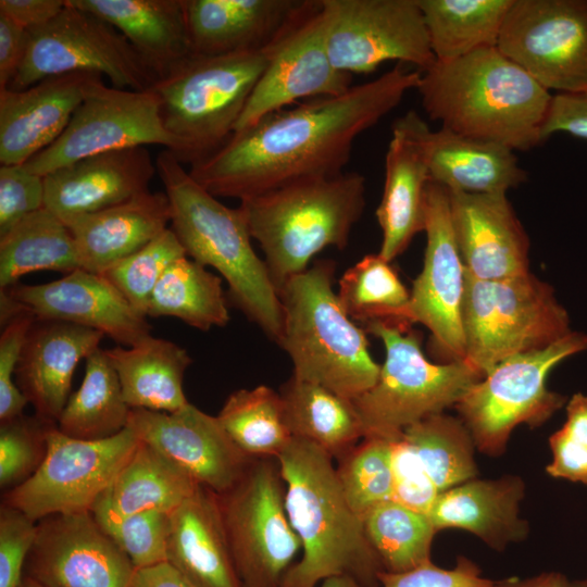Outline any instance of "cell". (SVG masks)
Returning <instances> with one entry per match:
<instances>
[{"mask_svg":"<svg viewBox=\"0 0 587 587\" xmlns=\"http://www.w3.org/2000/svg\"><path fill=\"white\" fill-rule=\"evenodd\" d=\"M422 74L399 63L367 83L272 112L234 133L189 174L213 196L240 201L292 180L344 173L355 139L416 89Z\"/></svg>","mask_w":587,"mask_h":587,"instance_id":"6da1fadb","label":"cell"},{"mask_svg":"<svg viewBox=\"0 0 587 587\" xmlns=\"http://www.w3.org/2000/svg\"><path fill=\"white\" fill-rule=\"evenodd\" d=\"M433 121L454 133L526 151L544 142L551 92L498 47L436 61L416 88Z\"/></svg>","mask_w":587,"mask_h":587,"instance_id":"7a4b0ae2","label":"cell"},{"mask_svg":"<svg viewBox=\"0 0 587 587\" xmlns=\"http://www.w3.org/2000/svg\"><path fill=\"white\" fill-rule=\"evenodd\" d=\"M276 459L289 522L302 549L301 560L287 571L280 587H316L337 575L377 587L383 565L362 519L344 496L333 457L312 442L291 438Z\"/></svg>","mask_w":587,"mask_h":587,"instance_id":"3957f363","label":"cell"},{"mask_svg":"<svg viewBox=\"0 0 587 587\" xmlns=\"http://www.w3.org/2000/svg\"><path fill=\"white\" fill-rule=\"evenodd\" d=\"M155 165L170 202L171 228L186 254L215 268L227 283L233 303L278 344L283 330L278 290L252 247L241 210L226 207L196 182L172 151L162 150Z\"/></svg>","mask_w":587,"mask_h":587,"instance_id":"277c9868","label":"cell"},{"mask_svg":"<svg viewBox=\"0 0 587 587\" xmlns=\"http://www.w3.org/2000/svg\"><path fill=\"white\" fill-rule=\"evenodd\" d=\"M238 208L279 290L325 248L347 247L365 208V178L344 172L297 179L243 199Z\"/></svg>","mask_w":587,"mask_h":587,"instance_id":"5b68a950","label":"cell"},{"mask_svg":"<svg viewBox=\"0 0 587 587\" xmlns=\"http://www.w3.org/2000/svg\"><path fill=\"white\" fill-rule=\"evenodd\" d=\"M335 266L332 260L315 261L282 285L278 345L292 362L291 376L353 400L375 385L380 365L370 353L366 332L333 289Z\"/></svg>","mask_w":587,"mask_h":587,"instance_id":"8992f818","label":"cell"},{"mask_svg":"<svg viewBox=\"0 0 587 587\" xmlns=\"http://www.w3.org/2000/svg\"><path fill=\"white\" fill-rule=\"evenodd\" d=\"M267 61V48L191 53L153 84L165 128L184 145L183 164H197L227 142Z\"/></svg>","mask_w":587,"mask_h":587,"instance_id":"52a82bcc","label":"cell"},{"mask_svg":"<svg viewBox=\"0 0 587 587\" xmlns=\"http://www.w3.org/2000/svg\"><path fill=\"white\" fill-rule=\"evenodd\" d=\"M411 325L373 321L365 332L386 350L375 385L352 400L364 437L398 438L408 426L455 405L484 376L465 361L429 362Z\"/></svg>","mask_w":587,"mask_h":587,"instance_id":"ba28073f","label":"cell"},{"mask_svg":"<svg viewBox=\"0 0 587 587\" xmlns=\"http://www.w3.org/2000/svg\"><path fill=\"white\" fill-rule=\"evenodd\" d=\"M462 317L463 361L483 376L501 361L548 347L572 332L553 288L530 272L494 280L465 272Z\"/></svg>","mask_w":587,"mask_h":587,"instance_id":"9c48e42d","label":"cell"},{"mask_svg":"<svg viewBox=\"0 0 587 587\" xmlns=\"http://www.w3.org/2000/svg\"><path fill=\"white\" fill-rule=\"evenodd\" d=\"M587 349V335L572 330L542 349L510 357L476 382L454 405L475 447L488 455L505 450L520 424L538 426L566 401L547 388L550 371Z\"/></svg>","mask_w":587,"mask_h":587,"instance_id":"30bf717a","label":"cell"},{"mask_svg":"<svg viewBox=\"0 0 587 587\" xmlns=\"http://www.w3.org/2000/svg\"><path fill=\"white\" fill-rule=\"evenodd\" d=\"M218 500L243 587H280L301 544L287 514L277 459L253 458L239 480L218 495Z\"/></svg>","mask_w":587,"mask_h":587,"instance_id":"8fae6325","label":"cell"},{"mask_svg":"<svg viewBox=\"0 0 587 587\" xmlns=\"http://www.w3.org/2000/svg\"><path fill=\"white\" fill-rule=\"evenodd\" d=\"M70 73L107 76L113 87L130 90L150 89L157 80L113 25L66 0L53 20L28 30L25 57L7 89Z\"/></svg>","mask_w":587,"mask_h":587,"instance_id":"7c38bea8","label":"cell"},{"mask_svg":"<svg viewBox=\"0 0 587 587\" xmlns=\"http://www.w3.org/2000/svg\"><path fill=\"white\" fill-rule=\"evenodd\" d=\"M147 145L164 146L183 163L184 145L165 128L158 95L110 87L97 75L62 135L24 165L43 177L89 155Z\"/></svg>","mask_w":587,"mask_h":587,"instance_id":"4fadbf2b","label":"cell"},{"mask_svg":"<svg viewBox=\"0 0 587 587\" xmlns=\"http://www.w3.org/2000/svg\"><path fill=\"white\" fill-rule=\"evenodd\" d=\"M139 441L128 426L109 438L85 440L50 425L42 463L27 480L5 491L2 504L35 522L53 514L90 512Z\"/></svg>","mask_w":587,"mask_h":587,"instance_id":"5bb4252c","label":"cell"},{"mask_svg":"<svg viewBox=\"0 0 587 587\" xmlns=\"http://www.w3.org/2000/svg\"><path fill=\"white\" fill-rule=\"evenodd\" d=\"M497 47L549 91L587 92V0H514Z\"/></svg>","mask_w":587,"mask_h":587,"instance_id":"9a60e30c","label":"cell"},{"mask_svg":"<svg viewBox=\"0 0 587 587\" xmlns=\"http://www.w3.org/2000/svg\"><path fill=\"white\" fill-rule=\"evenodd\" d=\"M327 50L340 72L366 74L396 60L423 72L436 59L417 0H323Z\"/></svg>","mask_w":587,"mask_h":587,"instance_id":"2e32d148","label":"cell"},{"mask_svg":"<svg viewBox=\"0 0 587 587\" xmlns=\"http://www.w3.org/2000/svg\"><path fill=\"white\" fill-rule=\"evenodd\" d=\"M328 14L323 0H309L301 13L267 47L268 61L234 133L301 99L337 96L352 75L336 70L327 50Z\"/></svg>","mask_w":587,"mask_h":587,"instance_id":"e0dca14e","label":"cell"},{"mask_svg":"<svg viewBox=\"0 0 587 587\" xmlns=\"http://www.w3.org/2000/svg\"><path fill=\"white\" fill-rule=\"evenodd\" d=\"M424 213L427 243L423 270L410 291V321L430 330L434 345L447 359L464 360L465 268L452 228L448 189L429 182Z\"/></svg>","mask_w":587,"mask_h":587,"instance_id":"ac0fdd59","label":"cell"},{"mask_svg":"<svg viewBox=\"0 0 587 587\" xmlns=\"http://www.w3.org/2000/svg\"><path fill=\"white\" fill-rule=\"evenodd\" d=\"M136 567L91 512L37 522L24 576L47 587H132Z\"/></svg>","mask_w":587,"mask_h":587,"instance_id":"d6986e66","label":"cell"},{"mask_svg":"<svg viewBox=\"0 0 587 587\" xmlns=\"http://www.w3.org/2000/svg\"><path fill=\"white\" fill-rule=\"evenodd\" d=\"M127 426L199 485L218 495L239 480L253 459L234 444L216 416L191 403L174 412L132 409Z\"/></svg>","mask_w":587,"mask_h":587,"instance_id":"ffe728a7","label":"cell"},{"mask_svg":"<svg viewBox=\"0 0 587 587\" xmlns=\"http://www.w3.org/2000/svg\"><path fill=\"white\" fill-rule=\"evenodd\" d=\"M1 291L36 320L91 328L121 346H133L151 335L147 316L137 312L103 275L84 268L52 282L17 283Z\"/></svg>","mask_w":587,"mask_h":587,"instance_id":"44dd1931","label":"cell"},{"mask_svg":"<svg viewBox=\"0 0 587 587\" xmlns=\"http://www.w3.org/2000/svg\"><path fill=\"white\" fill-rule=\"evenodd\" d=\"M448 192L452 228L469 275L494 280L529 273V239L505 193Z\"/></svg>","mask_w":587,"mask_h":587,"instance_id":"7402d4cb","label":"cell"},{"mask_svg":"<svg viewBox=\"0 0 587 587\" xmlns=\"http://www.w3.org/2000/svg\"><path fill=\"white\" fill-rule=\"evenodd\" d=\"M429 129L414 110L397 118L385 157V183L376 217L383 233L379 254L391 262L424 230L430 182L425 136Z\"/></svg>","mask_w":587,"mask_h":587,"instance_id":"603a6c76","label":"cell"},{"mask_svg":"<svg viewBox=\"0 0 587 587\" xmlns=\"http://www.w3.org/2000/svg\"><path fill=\"white\" fill-rule=\"evenodd\" d=\"M155 174L146 147L89 155L43 176L45 208L66 223L149 191Z\"/></svg>","mask_w":587,"mask_h":587,"instance_id":"cb8c5ba5","label":"cell"},{"mask_svg":"<svg viewBox=\"0 0 587 587\" xmlns=\"http://www.w3.org/2000/svg\"><path fill=\"white\" fill-rule=\"evenodd\" d=\"M95 76L70 73L22 90H0L1 165L25 164L52 145L68 125Z\"/></svg>","mask_w":587,"mask_h":587,"instance_id":"d4e9b609","label":"cell"},{"mask_svg":"<svg viewBox=\"0 0 587 587\" xmlns=\"http://www.w3.org/2000/svg\"><path fill=\"white\" fill-rule=\"evenodd\" d=\"M103 337L76 324L35 320L16 366L15 383L38 417L57 425L77 364L100 348Z\"/></svg>","mask_w":587,"mask_h":587,"instance_id":"484cf974","label":"cell"},{"mask_svg":"<svg viewBox=\"0 0 587 587\" xmlns=\"http://www.w3.org/2000/svg\"><path fill=\"white\" fill-rule=\"evenodd\" d=\"M309 0H183L192 53L267 48Z\"/></svg>","mask_w":587,"mask_h":587,"instance_id":"4316f807","label":"cell"},{"mask_svg":"<svg viewBox=\"0 0 587 587\" xmlns=\"http://www.w3.org/2000/svg\"><path fill=\"white\" fill-rule=\"evenodd\" d=\"M166 562L196 587H243L236 571L218 495L199 486L170 513Z\"/></svg>","mask_w":587,"mask_h":587,"instance_id":"83f0119b","label":"cell"},{"mask_svg":"<svg viewBox=\"0 0 587 587\" xmlns=\"http://www.w3.org/2000/svg\"><path fill=\"white\" fill-rule=\"evenodd\" d=\"M168 223L171 208L166 193L149 190L65 224L73 235L80 268L101 274L162 234Z\"/></svg>","mask_w":587,"mask_h":587,"instance_id":"f1b7e54d","label":"cell"},{"mask_svg":"<svg viewBox=\"0 0 587 587\" xmlns=\"http://www.w3.org/2000/svg\"><path fill=\"white\" fill-rule=\"evenodd\" d=\"M524 483L517 476L473 478L441 492L427 516L436 530L473 533L495 550L524 539L528 525L519 516Z\"/></svg>","mask_w":587,"mask_h":587,"instance_id":"f546056e","label":"cell"},{"mask_svg":"<svg viewBox=\"0 0 587 587\" xmlns=\"http://www.w3.org/2000/svg\"><path fill=\"white\" fill-rule=\"evenodd\" d=\"M70 1L113 25L157 80L192 53L183 0Z\"/></svg>","mask_w":587,"mask_h":587,"instance_id":"4dcf8cb0","label":"cell"},{"mask_svg":"<svg viewBox=\"0 0 587 587\" xmlns=\"http://www.w3.org/2000/svg\"><path fill=\"white\" fill-rule=\"evenodd\" d=\"M425 148L430 182L451 191L507 193L527 179L514 150L495 141L429 128Z\"/></svg>","mask_w":587,"mask_h":587,"instance_id":"1f68e13d","label":"cell"},{"mask_svg":"<svg viewBox=\"0 0 587 587\" xmlns=\"http://www.w3.org/2000/svg\"><path fill=\"white\" fill-rule=\"evenodd\" d=\"M199 486L184 470L140 440L90 512L99 524L150 510L171 513Z\"/></svg>","mask_w":587,"mask_h":587,"instance_id":"d6a6232c","label":"cell"},{"mask_svg":"<svg viewBox=\"0 0 587 587\" xmlns=\"http://www.w3.org/2000/svg\"><path fill=\"white\" fill-rule=\"evenodd\" d=\"M104 352L132 409L174 412L188 402L183 380L191 358L179 345L149 335L133 346Z\"/></svg>","mask_w":587,"mask_h":587,"instance_id":"836d02e7","label":"cell"},{"mask_svg":"<svg viewBox=\"0 0 587 587\" xmlns=\"http://www.w3.org/2000/svg\"><path fill=\"white\" fill-rule=\"evenodd\" d=\"M284 417L292 438L307 440L338 459L364 438L352 400L291 376L280 388Z\"/></svg>","mask_w":587,"mask_h":587,"instance_id":"e575fe53","label":"cell"},{"mask_svg":"<svg viewBox=\"0 0 587 587\" xmlns=\"http://www.w3.org/2000/svg\"><path fill=\"white\" fill-rule=\"evenodd\" d=\"M80 268L76 245L66 224L45 207L0 236V289L17 284L27 273Z\"/></svg>","mask_w":587,"mask_h":587,"instance_id":"d590c367","label":"cell"},{"mask_svg":"<svg viewBox=\"0 0 587 587\" xmlns=\"http://www.w3.org/2000/svg\"><path fill=\"white\" fill-rule=\"evenodd\" d=\"M436 61L497 47L514 0H417Z\"/></svg>","mask_w":587,"mask_h":587,"instance_id":"8d00e7d4","label":"cell"},{"mask_svg":"<svg viewBox=\"0 0 587 587\" xmlns=\"http://www.w3.org/2000/svg\"><path fill=\"white\" fill-rule=\"evenodd\" d=\"M85 361L84 379L70 396L57 427L66 436L85 440L115 436L127 427L132 408L104 349H97Z\"/></svg>","mask_w":587,"mask_h":587,"instance_id":"74e56055","label":"cell"},{"mask_svg":"<svg viewBox=\"0 0 587 587\" xmlns=\"http://www.w3.org/2000/svg\"><path fill=\"white\" fill-rule=\"evenodd\" d=\"M146 314L176 317L203 332L224 327L229 321L221 277L187 255L175 260L163 273Z\"/></svg>","mask_w":587,"mask_h":587,"instance_id":"f35d334b","label":"cell"},{"mask_svg":"<svg viewBox=\"0 0 587 587\" xmlns=\"http://www.w3.org/2000/svg\"><path fill=\"white\" fill-rule=\"evenodd\" d=\"M401 437L440 494L476 478V447L461 419L434 414L408 426Z\"/></svg>","mask_w":587,"mask_h":587,"instance_id":"ab89813d","label":"cell"},{"mask_svg":"<svg viewBox=\"0 0 587 587\" xmlns=\"http://www.w3.org/2000/svg\"><path fill=\"white\" fill-rule=\"evenodd\" d=\"M234 444L250 458H277L291 440L279 392L260 385L230 394L216 415Z\"/></svg>","mask_w":587,"mask_h":587,"instance_id":"60d3db41","label":"cell"},{"mask_svg":"<svg viewBox=\"0 0 587 587\" xmlns=\"http://www.w3.org/2000/svg\"><path fill=\"white\" fill-rule=\"evenodd\" d=\"M379 253L367 254L339 279L338 299L352 321H392L412 325L411 294Z\"/></svg>","mask_w":587,"mask_h":587,"instance_id":"b9f144b4","label":"cell"},{"mask_svg":"<svg viewBox=\"0 0 587 587\" xmlns=\"http://www.w3.org/2000/svg\"><path fill=\"white\" fill-rule=\"evenodd\" d=\"M362 521L385 572L401 573L430 561L437 530L427 514L391 499L373 508Z\"/></svg>","mask_w":587,"mask_h":587,"instance_id":"7bdbcfd3","label":"cell"},{"mask_svg":"<svg viewBox=\"0 0 587 587\" xmlns=\"http://www.w3.org/2000/svg\"><path fill=\"white\" fill-rule=\"evenodd\" d=\"M392 440L364 437L337 460V479L346 500L362 520L394 498Z\"/></svg>","mask_w":587,"mask_h":587,"instance_id":"ee69618b","label":"cell"},{"mask_svg":"<svg viewBox=\"0 0 587 587\" xmlns=\"http://www.w3.org/2000/svg\"><path fill=\"white\" fill-rule=\"evenodd\" d=\"M186 255L170 227L139 250L111 264L101 275L137 312L147 316L149 299L159 279L175 260Z\"/></svg>","mask_w":587,"mask_h":587,"instance_id":"f6af8a7d","label":"cell"},{"mask_svg":"<svg viewBox=\"0 0 587 587\" xmlns=\"http://www.w3.org/2000/svg\"><path fill=\"white\" fill-rule=\"evenodd\" d=\"M52 423L35 415L1 422L0 485L12 489L27 480L47 453V430Z\"/></svg>","mask_w":587,"mask_h":587,"instance_id":"bcb514c9","label":"cell"},{"mask_svg":"<svg viewBox=\"0 0 587 587\" xmlns=\"http://www.w3.org/2000/svg\"><path fill=\"white\" fill-rule=\"evenodd\" d=\"M99 525L129 558L136 570L166 562L168 512L143 511Z\"/></svg>","mask_w":587,"mask_h":587,"instance_id":"7dc6e473","label":"cell"},{"mask_svg":"<svg viewBox=\"0 0 587 587\" xmlns=\"http://www.w3.org/2000/svg\"><path fill=\"white\" fill-rule=\"evenodd\" d=\"M552 461L547 473L554 478L587 485V395L577 392L566 403V421L549 438Z\"/></svg>","mask_w":587,"mask_h":587,"instance_id":"c3c4849f","label":"cell"},{"mask_svg":"<svg viewBox=\"0 0 587 587\" xmlns=\"http://www.w3.org/2000/svg\"><path fill=\"white\" fill-rule=\"evenodd\" d=\"M35 317L23 311L4 326L0 336V421L23 415L28 403L15 383V371Z\"/></svg>","mask_w":587,"mask_h":587,"instance_id":"681fc988","label":"cell"},{"mask_svg":"<svg viewBox=\"0 0 587 587\" xmlns=\"http://www.w3.org/2000/svg\"><path fill=\"white\" fill-rule=\"evenodd\" d=\"M45 207L43 177L24 164L0 167V236Z\"/></svg>","mask_w":587,"mask_h":587,"instance_id":"f907efd6","label":"cell"},{"mask_svg":"<svg viewBox=\"0 0 587 587\" xmlns=\"http://www.w3.org/2000/svg\"><path fill=\"white\" fill-rule=\"evenodd\" d=\"M37 522L17 509H0V587H21Z\"/></svg>","mask_w":587,"mask_h":587,"instance_id":"816d5d0a","label":"cell"},{"mask_svg":"<svg viewBox=\"0 0 587 587\" xmlns=\"http://www.w3.org/2000/svg\"><path fill=\"white\" fill-rule=\"evenodd\" d=\"M391 465L392 500L416 512L428 514L440 492L401 435L392 440Z\"/></svg>","mask_w":587,"mask_h":587,"instance_id":"f5cc1de1","label":"cell"},{"mask_svg":"<svg viewBox=\"0 0 587 587\" xmlns=\"http://www.w3.org/2000/svg\"><path fill=\"white\" fill-rule=\"evenodd\" d=\"M492 580L480 574L479 567L465 557H458L453 569H442L432 561L415 569L378 575L377 587H492Z\"/></svg>","mask_w":587,"mask_h":587,"instance_id":"db71d44e","label":"cell"},{"mask_svg":"<svg viewBox=\"0 0 587 587\" xmlns=\"http://www.w3.org/2000/svg\"><path fill=\"white\" fill-rule=\"evenodd\" d=\"M557 133L587 139V92L552 96L541 129L542 141Z\"/></svg>","mask_w":587,"mask_h":587,"instance_id":"11a10c76","label":"cell"},{"mask_svg":"<svg viewBox=\"0 0 587 587\" xmlns=\"http://www.w3.org/2000/svg\"><path fill=\"white\" fill-rule=\"evenodd\" d=\"M28 30L0 13V90L9 88L25 57Z\"/></svg>","mask_w":587,"mask_h":587,"instance_id":"9f6ffc18","label":"cell"},{"mask_svg":"<svg viewBox=\"0 0 587 587\" xmlns=\"http://www.w3.org/2000/svg\"><path fill=\"white\" fill-rule=\"evenodd\" d=\"M66 0H1L0 13L29 30L53 20Z\"/></svg>","mask_w":587,"mask_h":587,"instance_id":"6f0895ef","label":"cell"},{"mask_svg":"<svg viewBox=\"0 0 587 587\" xmlns=\"http://www.w3.org/2000/svg\"><path fill=\"white\" fill-rule=\"evenodd\" d=\"M132 587H196L170 563L136 571Z\"/></svg>","mask_w":587,"mask_h":587,"instance_id":"680465c9","label":"cell"},{"mask_svg":"<svg viewBox=\"0 0 587 587\" xmlns=\"http://www.w3.org/2000/svg\"><path fill=\"white\" fill-rule=\"evenodd\" d=\"M492 587H587V579H570L562 573L550 572L529 578H505L495 582Z\"/></svg>","mask_w":587,"mask_h":587,"instance_id":"91938a15","label":"cell"},{"mask_svg":"<svg viewBox=\"0 0 587 587\" xmlns=\"http://www.w3.org/2000/svg\"><path fill=\"white\" fill-rule=\"evenodd\" d=\"M319 587H364V586L351 576L337 575V576H332L322 580Z\"/></svg>","mask_w":587,"mask_h":587,"instance_id":"94428289","label":"cell"},{"mask_svg":"<svg viewBox=\"0 0 587 587\" xmlns=\"http://www.w3.org/2000/svg\"><path fill=\"white\" fill-rule=\"evenodd\" d=\"M21 587H47V586L42 585L41 583L30 577L24 576Z\"/></svg>","mask_w":587,"mask_h":587,"instance_id":"6125c7cd","label":"cell"}]
</instances>
